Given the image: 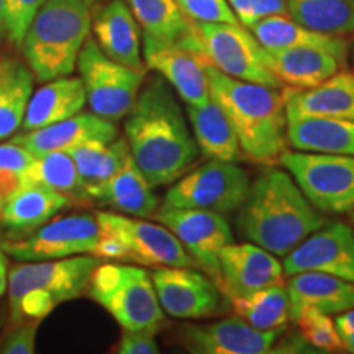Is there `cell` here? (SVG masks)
<instances>
[{"instance_id": "cell-40", "label": "cell", "mask_w": 354, "mask_h": 354, "mask_svg": "<svg viewBox=\"0 0 354 354\" xmlns=\"http://www.w3.org/2000/svg\"><path fill=\"white\" fill-rule=\"evenodd\" d=\"M227 2L238 21L246 28H251L266 17L287 13V0H227Z\"/></svg>"}, {"instance_id": "cell-45", "label": "cell", "mask_w": 354, "mask_h": 354, "mask_svg": "<svg viewBox=\"0 0 354 354\" xmlns=\"http://www.w3.org/2000/svg\"><path fill=\"white\" fill-rule=\"evenodd\" d=\"M6 32V8H3V0H0V39Z\"/></svg>"}, {"instance_id": "cell-11", "label": "cell", "mask_w": 354, "mask_h": 354, "mask_svg": "<svg viewBox=\"0 0 354 354\" xmlns=\"http://www.w3.org/2000/svg\"><path fill=\"white\" fill-rule=\"evenodd\" d=\"M102 232L115 238L120 248V261L145 268H194L196 263L183 243L165 225L128 218L113 212H97Z\"/></svg>"}, {"instance_id": "cell-34", "label": "cell", "mask_w": 354, "mask_h": 354, "mask_svg": "<svg viewBox=\"0 0 354 354\" xmlns=\"http://www.w3.org/2000/svg\"><path fill=\"white\" fill-rule=\"evenodd\" d=\"M143 35L166 43H183L190 33V21L176 0H128Z\"/></svg>"}, {"instance_id": "cell-35", "label": "cell", "mask_w": 354, "mask_h": 354, "mask_svg": "<svg viewBox=\"0 0 354 354\" xmlns=\"http://www.w3.org/2000/svg\"><path fill=\"white\" fill-rule=\"evenodd\" d=\"M43 185L68 197H82L81 176L73 158L66 151H53L35 156L25 185Z\"/></svg>"}, {"instance_id": "cell-8", "label": "cell", "mask_w": 354, "mask_h": 354, "mask_svg": "<svg viewBox=\"0 0 354 354\" xmlns=\"http://www.w3.org/2000/svg\"><path fill=\"white\" fill-rule=\"evenodd\" d=\"M279 165L322 214H344L354 209V156L286 149Z\"/></svg>"}, {"instance_id": "cell-16", "label": "cell", "mask_w": 354, "mask_h": 354, "mask_svg": "<svg viewBox=\"0 0 354 354\" xmlns=\"http://www.w3.org/2000/svg\"><path fill=\"white\" fill-rule=\"evenodd\" d=\"M286 328L256 330L241 317H230L209 325H185L179 330L183 346L196 354H266Z\"/></svg>"}, {"instance_id": "cell-41", "label": "cell", "mask_w": 354, "mask_h": 354, "mask_svg": "<svg viewBox=\"0 0 354 354\" xmlns=\"http://www.w3.org/2000/svg\"><path fill=\"white\" fill-rule=\"evenodd\" d=\"M38 320H25L15 323V326L3 336L0 343V353L2 354H33L35 339L39 326Z\"/></svg>"}, {"instance_id": "cell-6", "label": "cell", "mask_w": 354, "mask_h": 354, "mask_svg": "<svg viewBox=\"0 0 354 354\" xmlns=\"http://www.w3.org/2000/svg\"><path fill=\"white\" fill-rule=\"evenodd\" d=\"M88 295L104 307L122 330L165 328L166 315L159 304L153 277L131 264H99L88 282Z\"/></svg>"}, {"instance_id": "cell-9", "label": "cell", "mask_w": 354, "mask_h": 354, "mask_svg": "<svg viewBox=\"0 0 354 354\" xmlns=\"http://www.w3.org/2000/svg\"><path fill=\"white\" fill-rule=\"evenodd\" d=\"M77 69L92 112L110 122L130 113L143 84L145 71L127 68L110 59L94 38H87L84 43Z\"/></svg>"}, {"instance_id": "cell-28", "label": "cell", "mask_w": 354, "mask_h": 354, "mask_svg": "<svg viewBox=\"0 0 354 354\" xmlns=\"http://www.w3.org/2000/svg\"><path fill=\"white\" fill-rule=\"evenodd\" d=\"M287 140L297 151L354 156V120L349 118L289 120Z\"/></svg>"}, {"instance_id": "cell-37", "label": "cell", "mask_w": 354, "mask_h": 354, "mask_svg": "<svg viewBox=\"0 0 354 354\" xmlns=\"http://www.w3.org/2000/svg\"><path fill=\"white\" fill-rule=\"evenodd\" d=\"M35 159L24 146L8 141L0 145V197L6 201L15 190L24 187Z\"/></svg>"}, {"instance_id": "cell-21", "label": "cell", "mask_w": 354, "mask_h": 354, "mask_svg": "<svg viewBox=\"0 0 354 354\" xmlns=\"http://www.w3.org/2000/svg\"><path fill=\"white\" fill-rule=\"evenodd\" d=\"M92 32L100 50L127 68L145 71L140 25L125 0H110L95 12Z\"/></svg>"}, {"instance_id": "cell-7", "label": "cell", "mask_w": 354, "mask_h": 354, "mask_svg": "<svg viewBox=\"0 0 354 354\" xmlns=\"http://www.w3.org/2000/svg\"><path fill=\"white\" fill-rule=\"evenodd\" d=\"M180 44L230 77L282 87L269 69L266 50L241 24L192 21L190 33Z\"/></svg>"}, {"instance_id": "cell-29", "label": "cell", "mask_w": 354, "mask_h": 354, "mask_svg": "<svg viewBox=\"0 0 354 354\" xmlns=\"http://www.w3.org/2000/svg\"><path fill=\"white\" fill-rule=\"evenodd\" d=\"M250 30L266 51L295 46H315L333 51L344 61L348 57V43L344 41V38L313 32L307 26L292 20L287 13L286 15L266 17Z\"/></svg>"}, {"instance_id": "cell-10", "label": "cell", "mask_w": 354, "mask_h": 354, "mask_svg": "<svg viewBox=\"0 0 354 354\" xmlns=\"http://www.w3.org/2000/svg\"><path fill=\"white\" fill-rule=\"evenodd\" d=\"M250 187L251 179L246 169L236 162L210 159L177 179L167 190L162 207L210 210L227 215L240 209Z\"/></svg>"}, {"instance_id": "cell-38", "label": "cell", "mask_w": 354, "mask_h": 354, "mask_svg": "<svg viewBox=\"0 0 354 354\" xmlns=\"http://www.w3.org/2000/svg\"><path fill=\"white\" fill-rule=\"evenodd\" d=\"M43 3L44 0H3L6 32L15 46H21L26 30Z\"/></svg>"}, {"instance_id": "cell-18", "label": "cell", "mask_w": 354, "mask_h": 354, "mask_svg": "<svg viewBox=\"0 0 354 354\" xmlns=\"http://www.w3.org/2000/svg\"><path fill=\"white\" fill-rule=\"evenodd\" d=\"M221 289L228 297H240L264 287L284 284V264L276 254L254 243H230L218 256Z\"/></svg>"}, {"instance_id": "cell-4", "label": "cell", "mask_w": 354, "mask_h": 354, "mask_svg": "<svg viewBox=\"0 0 354 354\" xmlns=\"http://www.w3.org/2000/svg\"><path fill=\"white\" fill-rule=\"evenodd\" d=\"M95 0H44L26 30L21 51L39 82L71 76L88 38Z\"/></svg>"}, {"instance_id": "cell-22", "label": "cell", "mask_w": 354, "mask_h": 354, "mask_svg": "<svg viewBox=\"0 0 354 354\" xmlns=\"http://www.w3.org/2000/svg\"><path fill=\"white\" fill-rule=\"evenodd\" d=\"M266 61L282 87L299 91L325 82L346 64V61L333 51L315 46L266 51Z\"/></svg>"}, {"instance_id": "cell-13", "label": "cell", "mask_w": 354, "mask_h": 354, "mask_svg": "<svg viewBox=\"0 0 354 354\" xmlns=\"http://www.w3.org/2000/svg\"><path fill=\"white\" fill-rule=\"evenodd\" d=\"M151 277L165 313L179 320L221 315L230 304L214 279L192 268H158Z\"/></svg>"}, {"instance_id": "cell-42", "label": "cell", "mask_w": 354, "mask_h": 354, "mask_svg": "<svg viewBox=\"0 0 354 354\" xmlns=\"http://www.w3.org/2000/svg\"><path fill=\"white\" fill-rule=\"evenodd\" d=\"M154 331L148 330H123L118 342L117 353L120 354H158L159 344Z\"/></svg>"}, {"instance_id": "cell-46", "label": "cell", "mask_w": 354, "mask_h": 354, "mask_svg": "<svg viewBox=\"0 0 354 354\" xmlns=\"http://www.w3.org/2000/svg\"><path fill=\"white\" fill-rule=\"evenodd\" d=\"M2 207H3V201L2 197H0V216H2Z\"/></svg>"}, {"instance_id": "cell-20", "label": "cell", "mask_w": 354, "mask_h": 354, "mask_svg": "<svg viewBox=\"0 0 354 354\" xmlns=\"http://www.w3.org/2000/svg\"><path fill=\"white\" fill-rule=\"evenodd\" d=\"M286 88L287 120L349 118L354 120V73L339 71L312 88Z\"/></svg>"}, {"instance_id": "cell-23", "label": "cell", "mask_w": 354, "mask_h": 354, "mask_svg": "<svg viewBox=\"0 0 354 354\" xmlns=\"http://www.w3.org/2000/svg\"><path fill=\"white\" fill-rule=\"evenodd\" d=\"M286 287L290 299V320H295L305 310L338 315L354 308V282L331 274L317 271L292 274Z\"/></svg>"}, {"instance_id": "cell-32", "label": "cell", "mask_w": 354, "mask_h": 354, "mask_svg": "<svg viewBox=\"0 0 354 354\" xmlns=\"http://www.w3.org/2000/svg\"><path fill=\"white\" fill-rule=\"evenodd\" d=\"M287 15L318 33H354V0H287Z\"/></svg>"}, {"instance_id": "cell-47", "label": "cell", "mask_w": 354, "mask_h": 354, "mask_svg": "<svg viewBox=\"0 0 354 354\" xmlns=\"http://www.w3.org/2000/svg\"><path fill=\"white\" fill-rule=\"evenodd\" d=\"M351 221H353V230H354V209L351 210Z\"/></svg>"}, {"instance_id": "cell-48", "label": "cell", "mask_w": 354, "mask_h": 354, "mask_svg": "<svg viewBox=\"0 0 354 354\" xmlns=\"http://www.w3.org/2000/svg\"><path fill=\"white\" fill-rule=\"evenodd\" d=\"M353 50H354V41H353Z\"/></svg>"}, {"instance_id": "cell-44", "label": "cell", "mask_w": 354, "mask_h": 354, "mask_svg": "<svg viewBox=\"0 0 354 354\" xmlns=\"http://www.w3.org/2000/svg\"><path fill=\"white\" fill-rule=\"evenodd\" d=\"M8 286V263H7V253L3 250L2 241H0V297L6 294Z\"/></svg>"}, {"instance_id": "cell-24", "label": "cell", "mask_w": 354, "mask_h": 354, "mask_svg": "<svg viewBox=\"0 0 354 354\" xmlns=\"http://www.w3.org/2000/svg\"><path fill=\"white\" fill-rule=\"evenodd\" d=\"M153 185L136 166L131 156L105 183L84 190L82 197L112 207L113 210L133 216H151L158 210V197Z\"/></svg>"}, {"instance_id": "cell-27", "label": "cell", "mask_w": 354, "mask_h": 354, "mask_svg": "<svg viewBox=\"0 0 354 354\" xmlns=\"http://www.w3.org/2000/svg\"><path fill=\"white\" fill-rule=\"evenodd\" d=\"M185 110L198 151L209 159L232 162L245 156L232 122L214 99L202 105H187Z\"/></svg>"}, {"instance_id": "cell-39", "label": "cell", "mask_w": 354, "mask_h": 354, "mask_svg": "<svg viewBox=\"0 0 354 354\" xmlns=\"http://www.w3.org/2000/svg\"><path fill=\"white\" fill-rule=\"evenodd\" d=\"M190 21L240 24L227 0H176Z\"/></svg>"}, {"instance_id": "cell-1", "label": "cell", "mask_w": 354, "mask_h": 354, "mask_svg": "<svg viewBox=\"0 0 354 354\" xmlns=\"http://www.w3.org/2000/svg\"><path fill=\"white\" fill-rule=\"evenodd\" d=\"M125 138L153 187L176 183L198 158L183 107L162 77H153L138 92L125 122Z\"/></svg>"}, {"instance_id": "cell-19", "label": "cell", "mask_w": 354, "mask_h": 354, "mask_svg": "<svg viewBox=\"0 0 354 354\" xmlns=\"http://www.w3.org/2000/svg\"><path fill=\"white\" fill-rule=\"evenodd\" d=\"M118 138L115 122L97 113H77L53 125L38 130L24 131L13 136L10 141L24 146L35 156L53 151H69L86 141L100 140L110 143Z\"/></svg>"}, {"instance_id": "cell-15", "label": "cell", "mask_w": 354, "mask_h": 354, "mask_svg": "<svg viewBox=\"0 0 354 354\" xmlns=\"http://www.w3.org/2000/svg\"><path fill=\"white\" fill-rule=\"evenodd\" d=\"M287 276L317 271L354 282V230L343 221H325L286 256Z\"/></svg>"}, {"instance_id": "cell-3", "label": "cell", "mask_w": 354, "mask_h": 354, "mask_svg": "<svg viewBox=\"0 0 354 354\" xmlns=\"http://www.w3.org/2000/svg\"><path fill=\"white\" fill-rule=\"evenodd\" d=\"M210 95L223 109L250 161L271 166L286 151V88L241 81L220 73L205 61Z\"/></svg>"}, {"instance_id": "cell-36", "label": "cell", "mask_w": 354, "mask_h": 354, "mask_svg": "<svg viewBox=\"0 0 354 354\" xmlns=\"http://www.w3.org/2000/svg\"><path fill=\"white\" fill-rule=\"evenodd\" d=\"M294 322L297 323L302 339L310 346L323 353L344 351L342 336L338 333L335 320H331L328 313L318 312V310H305Z\"/></svg>"}, {"instance_id": "cell-2", "label": "cell", "mask_w": 354, "mask_h": 354, "mask_svg": "<svg viewBox=\"0 0 354 354\" xmlns=\"http://www.w3.org/2000/svg\"><path fill=\"white\" fill-rule=\"evenodd\" d=\"M325 221L289 172L268 167L251 183L238 209L236 230L246 241L286 258Z\"/></svg>"}, {"instance_id": "cell-43", "label": "cell", "mask_w": 354, "mask_h": 354, "mask_svg": "<svg viewBox=\"0 0 354 354\" xmlns=\"http://www.w3.org/2000/svg\"><path fill=\"white\" fill-rule=\"evenodd\" d=\"M335 323L339 336H342L344 351L354 354V308L338 313V317L335 318Z\"/></svg>"}, {"instance_id": "cell-26", "label": "cell", "mask_w": 354, "mask_h": 354, "mask_svg": "<svg viewBox=\"0 0 354 354\" xmlns=\"http://www.w3.org/2000/svg\"><path fill=\"white\" fill-rule=\"evenodd\" d=\"M86 104V88L81 77L61 76L51 79L32 94L21 128L32 131L66 120L81 113Z\"/></svg>"}, {"instance_id": "cell-30", "label": "cell", "mask_w": 354, "mask_h": 354, "mask_svg": "<svg viewBox=\"0 0 354 354\" xmlns=\"http://www.w3.org/2000/svg\"><path fill=\"white\" fill-rule=\"evenodd\" d=\"M33 82L28 64L12 56L0 57V141L10 138L24 123Z\"/></svg>"}, {"instance_id": "cell-5", "label": "cell", "mask_w": 354, "mask_h": 354, "mask_svg": "<svg viewBox=\"0 0 354 354\" xmlns=\"http://www.w3.org/2000/svg\"><path fill=\"white\" fill-rule=\"evenodd\" d=\"M99 264L97 256H71L12 266L7 286L10 320L41 322L57 305L81 297Z\"/></svg>"}, {"instance_id": "cell-14", "label": "cell", "mask_w": 354, "mask_h": 354, "mask_svg": "<svg viewBox=\"0 0 354 354\" xmlns=\"http://www.w3.org/2000/svg\"><path fill=\"white\" fill-rule=\"evenodd\" d=\"M156 218L176 234L196 266L221 287L218 256L234 241L228 220L216 212L174 207H161Z\"/></svg>"}, {"instance_id": "cell-33", "label": "cell", "mask_w": 354, "mask_h": 354, "mask_svg": "<svg viewBox=\"0 0 354 354\" xmlns=\"http://www.w3.org/2000/svg\"><path fill=\"white\" fill-rule=\"evenodd\" d=\"M230 305L238 317L256 330L286 328L290 320V299L284 284L264 287L240 297H230Z\"/></svg>"}, {"instance_id": "cell-25", "label": "cell", "mask_w": 354, "mask_h": 354, "mask_svg": "<svg viewBox=\"0 0 354 354\" xmlns=\"http://www.w3.org/2000/svg\"><path fill=\"white\" fill-rule=\"evenodd\" d=\"M69 197L43 185L26 184L3 201L0 221L8 230V234L24 238L55 218L66 209Z\"/></svg>"}, {"instance_id": "cell-31", "label": "cell", "mask_w": 354, "mask_h": 354, "mask_svg": "<svg viewBox=\"0 0 354 354\" xmlns=\"http://www.w3.org/2000/svg\"><path fill=\"white\" fill-rule=\"evenodd\" d=\"M73 158L82 183V194L87 187L109 180L131 156L127 138H115L110 143L100 140L86 141L66 151Z\"/></svg>"}, {"instance_id": "cell-12", "label": "cell", "mask_w": 354, "mask_h": 354, "mask_svg": "<svg viewBox=\"0 0 354 354\" xmlns=\"http://www.w3.org/2000/svg\"><path fill=\"white\" fill-rule=\"evenodd\" d=\"M100 236L95 215L76 214L57 216L24 238L2 241L10 258L26 261L64 259L77 254H94Z\"/></svg>"}, {"instance_id": "cell-17", "label": "cell", "mask_w": 354, "mask_h": 354, "mask_svg": "<svg viewBox=\"0 0 354 354\" xmlns=\"http://www.w3.org/2000/svg\"><path fill=\"white\" fill-rule=\"evenodd\" d=\"M143 56L149 69L156 71L185 102L202 105L212 99L205 61L180 43H166L143 35Z\"/></svg>"}]
</instances>
